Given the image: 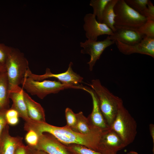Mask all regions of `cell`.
<instances>
[{"mask_svg":"<svg viewBox=\"0 0 154 154\" xmlns=\"http://www.w3.org/2000/svg\"><path fill=\"white\" fill-rule=\"evenodd\" d=\"M25 130H33L39 135L49 133L64 145H80L100 152V144L102 130L99 129L83 134L76 132L66 125L62 127L54 126L46 122H39L30 119L24 125Z\"/></svg>","mask_w":154,"mask_h":154,"instance_id":"6da1fadb","label":"cell"},{"mask_svg":"<svg viewBox=\"0 0 154 154\" xmlns=\"http://www.w3.org/2000/svg\"><path fill=\"white\" fill-rule=\"evenodd\" d=\"M89 85L95 92L100 111L110 127L119 109L123 105V101L102 85L98 79L92 80Z\"/></svg>","mask_w":154,"mask_h":154,"instance_id":"7a4b0ae2","label":"cell"},{"mask_svg":"<svg viewBox=\"0 0 154 154\" xmlns=\"http://www.w3.org/2000/svg\"><path fill=\"white\" fill-rule=\"evenodd\" d=\"M5 66L9 90L21 85L26 73L30 69L28 61L24 54L19 49L12 47Z\"/></svg>","mask_w":154,"mask_h":154,"instance_id":"3957f363","label":"cell"},{"mask_svg":"<svg viewBox=\"0 0 154 154\" xmlns=\"http://www.w3.org/2000/svg\"><path fill=\"white\" fill-rule=\"evenodd\" d=\"M21 85L22 88L33 95H36L42 99L47 95L58 93L65 89L72 88L83 90L81 85L65 84L58 81L44 80L36 81L27 77L23 79Z\"/></svg>","mask_w":154,"mask_h":154,"instance_id":"277c9868","label":"cell"},{"mask_svg":"<svg viewBox=\"0 0 154 154\" xmlns=\"http://www.w3.org/2000/svg\"><path fill=\"white\" fill-rule=\"evenodd\" d=\"M110 127L120 137L125 145L132 143L137 134V124L123 105L119 109Z\"/></svg>","mask_w":154,"mask_h":154,"instance_id":"5b68a950","label":"cell"},{"mask_svg":"<svg viewBox=\"0 0 154 154\" xmlns=\"http://www.w3.org/2000/svg\"><path fill=\"white\" fill-rule=\"evenodd\" d=\"M114 26L138 29L147 19L129 7L124 0H118L114 7Z\"/></svg>","mask_w":154,"mask_h":154,"instance_id":"8992f818","label":"cell"},{"mask_svg":"<svg viewBox=\"0 0 154 154\" xmlns=\"http://www.w3.org/2000/svg\"><path fill=\"white\" fill-rule=\"evenodd\" d=\"M73 63L70 62L67 70L59 74L52 73L50 69L47 68L45 74L38 75L33 73L29 69L26 74L25 77L38 81H42L45 79L54 78L59 81L65 84L79 85V84L82 82L83 78L74 72L72 70Z\"/></svg>","mask_w":154,"mask_h":154,"instance_id":"52a82bcc","label":"cell"},{"mask_svg":"<svg viewBox=\"0 0 154 154\" xmlns=\"http://www.w3.org/2000/svg\"><path fill=\"white\" fill-rule=\"evenodd\" d=\"M114 43L115 42L110 39L109 36L103 40L95 41L88 39L84 42H80V46L83 48L81 53L90 56V60L87 63L89 64L90 71L92 70L96 61L100 58L105 49Z\"/></svg>","mask_w":154,"mask_h":154,"instance_id":"ba28073f","label":"cell"},{"mask_svg":"<svg viewBox=\"0 0 154 154\" xmlns=\"http://www.w3.org/2000/svg\"><path fill=\"white\" fill-rule=\"evenodd\" d=\"M84 21L83 29L88 39L96 41L100 36L113 35L112 30L105 24L98 22L92 13L86 14L84 17Z\"/></svg>","mask_w":154,"mask_h":154,"instance_id":"9c48e42d","label":"cell"},{"mask_svg":"<svg viewBox=\"0 0 154 154\" xmlns=\"http://www.w3.org/2000/svg\"><path fill=\"white\" fill-rule=\"evenodd\" d=\"M126 146L119 135L110 127L102 131L100 152L104 154H116Z\"/></svg>","mask_w":154,"mask_h":154,"instance_id":"30bf717a","label":"cell"},{"mask_svg":"<svg viewBox=\"0 0 154 154\" xmlns=\"http://www.w3.org/2000/svg\"><path fill=\"white\" fill-rule=\"evenodd\" d=\"M115 43L120 52L125 55L139 53L154 58V38L145 36L139 43L128 45L118 41Z\"/></svg>","mask_w":154,"mask_h":154,"instance_id":"8fae6325","label":"cell"},{"mask_svg":"<svg viewBox=\"0 0 154 154\" xmlns=\"http://www.w3.org/2000/svg\"><path fill=\"white\" fill-rule=\"evenodd\" d=\"M35 148L48 154H70L65 146L51 134L44 133L39 135Z\"/></svg>","mask_w":154,"mask_h":154,"instance_id":"7c38bea8","label":"cell"},{"mask_svg":"<svg viewBox=\"0 0 154 154\" xmlns=\"http://www.w3.org/2000/svg\"><path fill=\"white\" fill-rule=\"evenodd\" d=\"M116 31L110 39L115 42L118 40L128 45H133L139 42L144 37L137 29L125 27L114 26Z\"/></svg>","mask_w":154,"mask_h":154,"instance_id":"4fadbf2b","label":"cell"},{"mask_svg":"<svg viewBox=\"0 0 154 154\" xmlns=\"http://www.w3.org/2000/svg\"><path fill=\"white\" fill-rule=\"evenodd\" d=\"M84 91L88 92L91 96L93 102L92 112L88 118L94 126L103 131L110 127L107 123L99 107L97 96L93 90L87 87H85Z\"/></svg>","mask_w":154,"mask_h":154,"instance_id":"5bb4252c","label":"cell"},{"mask_svg":"<svg viewBox=\"0 0 154 154\" xmlns=\"http://www.w3.org/2000/svg\"><path fill=\"white\" fill-rule=\"evenodd\" d=\"M22 139L20 137L11 136L9 133L8 125H7L0 138L1 154H15L17 148L23 144Z\"/></svg>","mask_w":154,"mask_h":154,"instance_id":"9a60e30c","label":"cell"},{"mask_svg":"<svg viewBox=\"0 0 154 154\" xmlns=\"http://www.w3.org/2000/svg\"><path fill=\"white\" fill-rule=\"evenodd\" d=\"M24 90L19 86L9 90V98L12 101L11 108L16 110L19 117L22 118L25 121L30 119L28 115L27 107L24 95Z\"/></svg>","mask_w":154,"mask_h":154,"instance_id":"2e32d148","label":"cell"},{"mask_svg":"<svg viewBox=\"0 0 154 154\" xmlns=\"http://www.w3.org/2000/svg\"><path fill=\"white\" fill-rule=\"evenodd\" d=\"M23 95L29 118L34 121L46 122L44 111L40 104L33 99L24 90Z\"/></svg>","mask_w":154,"mask_h":154,"instance_id":"e0dca14e","label":"cell"},{"mask_svg":"<svg viewBox=\"0 0 154 154\" xmlns=\"http://www.w3.org/2000/svg\"><path fill=\"white\" fill-rule=\"evenodd\" d=\"M9 85L6 71L0 72V112L9 108Z\"/></svg>","mask_w":154,"mask_h":154,"instance_id":"ac0fdd59","label":"cell"},{"mask_svg":"<svg viewBox=\"0 0 154 154\" xmlns=\"http://www.w3.org/2000/svg\"><path fill=\"white\" fill-rule=\"evenodd\" d=\"M118 0H110L106 5L104 10L101 23L106 25L114 33L115 14L114 7Z\"/></svg>","mask_w":154,"mask_h":154,"instance_id":"d6986e66","label":"cell"},{"mask_svg":"<svg viewBox=\"0 0 154 154\" xmlns=\"http://www.w3.org/2000/svg\"><path fill=\"white\" fill-rule=\"evenodd\" d=\"M76 123L75 131L86 134L101 129L93 126L88 118L86 117L82 112L76 114Z\"/></svg>","mask_w":154,"mask_h":154,"instance_id":"ffe728a7","label":"cell"},{"mask_svg":"<svg viewBox=\"0 0 154 154\" xmlns=\"http://www.w3.org/2000/svg\"><path fill=\"white\" fill-rule=\"evenodd\" d=\"M110 0H91L89 5L93 9V14L97 18V21L101 23L103 13L105 7Z\"/></svg>","mask_w":154,"mask_h":154,"instance_id":"44dd1931","label":"cell"},{"mask_svg":"<svg viewBox=\"0 0 154 154\" xmlns=\"http://www.w3.org/2000/svg\"><path fill=\"white\" fill-rule=\"evenodd\" d=\"M64 145L68 151L74 154H104L82 145L76 144Z\"/></svg>","mask_w":154,"mask_h":154,"instance_id":"7402d4cb","label":"cell"},{"mask_svg":"<svg viewBox=\"0 0 154 154\" xmlns=\"http://www.w3.org/2000/svg\"><path fill=\"white\" fill-rule=\"evenodd\" d=\"M137 30L143 35L154 38V20L147 19L145 22Z\"/></svg>","mask_w":154,"mask_h":154,"instance_id":"603a6c76","label":"cell"},{"mask_svg":"<svg viewBox=\"0 0 154 154\" xmlns=\"http://www.w3.org/2000/svg\"><path fill=\"white\" fill-rule=\"evenodd\" d=\"M129 7L141 15L147 7L149 0H124Z\"/></svg>","mask_w":154,"mask_h":154,"instance_id":"cb8c5ba5","label":"cell"},{"mask_svg":"<svg viewBox=\"0 0 154 154\" xmlns=\"http://www.w3.org/2000/svg\"><path fill=\"white\" fill-rule=\"evenodd\" d=\"M5 117L8 125H15L19 122V116L18 113L16 110L11 108L6 111Z\"/></svg>","mask_w":154,"mask_h":154,"instance_id":"d4e9b609","label":"cell"},{"mask_svg":"<svg viewBox=\"0 0 154 154\" xmlns=\"http://www.w3.org/2000/svg\"><path fill=\"white\" fill-rule=\"evenodd\" d=\"M65 115L67 121L66 125L75 131L76 123V114L70 108H67L65 110Z\"/></svg>","mask_w":154,"mask_h":154,"instance_id":"484cf974","label":"cell"},{"mask_svg":"<svg viewBox=\"0 0 154 154\" xmlns=\"http://www.w3.org/2000/svg\"><path fill=\"white\" fill-rule=\"evenodd\" d=\"M25 141L29 146L35 147L38 143L39 135L35 131L30 130L27 131L25 137Z\"/></svg>","mask_w":154,"mask_h":154,"instance_id":"4316f807","label":"cell"},{"mask_svg":"<svg viewBox=\"0 0 154 154\" xmlns=\"http://www.w3.org/2000/svg\"><path fill=\"white\" fill-rule=\"evenodd\" d=\"M11 48L3 44L0 43V64L5 65Z\"/></svg>","mask_w":154,"mask_h":154,"instance_id":"83f0119b","label":"cell"},{"mask_svg":"<svg viewBox=\"0 0 154 154\" xmlns=\"http://www.w3.org/2000/svg\"><path fill=\"white\" fill-rule=\"evenodd\" d=\"M141 15L147 19L154 20V6L150 0H149L147 8Z\"/></svg>","mask_w":154,"mask_h":154,"instance_id":"f1b7e54d","label":"cell"},{"mask_svg":"<svg viewBox=\"0 0 154 154\" xmlns=\"http://www.w3.org/2000/svg\"><path fill=\"white\" fill-rule=\"evenodd\" d=\"M5 112H0V138L3 129L8 124L5 117Z\"/></svg>","mask_w":154,"mask_h":154,"instance_id":"f546056e","label":"cell"},{"mask_svg":"<svg viewBox=\"0 0 154 154\" xmlns=\"http://www.w3.org/2000/svg\"><path fill=\"white\" fill-rule=\"evenodd\" d=\"M28 150L30 154H48L46 152L35 148L27 146Z\"/></svg>","mask_w":154,"mask_h":154,"instance_id":"4dcf8cb0","label":"cell"},{"mask_svg":"<svg viewBox=\"0 0 154 154\" xmlns=\"http://www.w3.org/2000/svg\"><path fill=\"white\" fill-rule=\"evenodd\" d=\"M27 146L23 144L19 146L17 149L15 154H28Z\"/></svg>","mask_w":154,"mask_h":154,"instance_id":"1f68e13d","label":"cell"},{"mask_svg":"<svg viewBox=\"0 0 154 154\" xmlns=\"http://www.w3.org/2000/svg\"><path fill=\"white\" fill-rule=\"evenodd\" d=\"M150 134L154 146V125L151 123L149 125Z\"/></svg>","mask_w":154,"mask_h":154,"instance_id":"d6a6232c","label":"cell"},{"mask_svg":"<svg viewBox=\"0 0 154 154\" xmlns=\"http://www.w3.org/2000/svg\"><path fill=\"white\" fill-rule=\"evenodd\" d=\"M6 71L5 66L0 64V72Z\"/></svg>","mask_w":154,"mask_h":154,"instance_id":"836d02e7","label":"cell"},{"mask_svg":"<svg viewBox=\"0 0 154 154\" xmlns=\"http://www.w3.org/2000/svg\"><path fill=\"white\" fill-rule=\"evenodd\" d=\"M127 154H138V153L134 151H131L127 153Z\"/></svg>","mask_w":154,"mask_h":154,"instance_id":"e575fe53","label":"cell"},{"mask_svg":"<svg viewBox=\"0 0 154 154\" xmlns=\"http://www.w3.org/2000/svg\"><path fill=\"white\" fill-rule=\"evenodd\" d=\"M27 150H28V149H27ZM28 154H30L29 153V152L28 150Z\"/></svg>","mask_w":154,"mask_h":154,"instance_id":"d590c367","label":"cell"},{"mask_svg":"<svg viewBox=\"0 0 154 154\" xmlns=\"http://www.w3.org/2000/svg\"><path fill=\"white\" fill-rule=\"evenodd\" d=\"M73 154V153H72V154Z\"/></svg>","mask_w":154,"mask_h":154,"instance_id":"8d00e7d4","label":"cell"},{"mask_svg":"<svg viewBox=\"0 0 154 154\" xmlns=\"http://www.w3.org/2000/svg\"><path fill=\"white\" fill-rule=\"evenodd\" d=\"M0 154H1V153H0Z\"/></svg>","mask_w":154,"mask_h":154,"instance_id":"74e56055","label":"cell"}]
</instances>
